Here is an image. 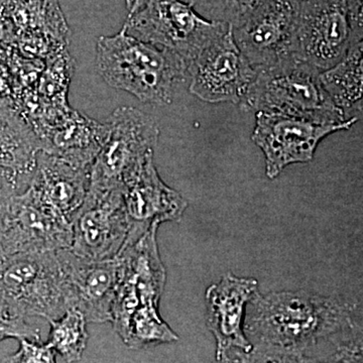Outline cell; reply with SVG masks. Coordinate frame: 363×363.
<instances>
[{
    "label": "cell",
    "instance_id": "cell-1",
    "mask_svg": "<svg viewBox=\"0 0 363 363\" xmlns=\"http://www.w3.org/2000/svg\"><path fill=\"white\" fill-rule=\"evenodd\" d=\"M245 332L252 344H272L309 355L329 345L332 358L341 343L362 335V311L305 291L259 293L248 303Z\"/></svg>",
    "mask_w": 363,
    "mask_h": 363
},
{
    "label": "cell",
    "instance_id": "cell-18",
    "mask_svg": "<svg viewBox=\"0 0 363 363\" xmlns=\"http://www.w3.org/2000/svg\"><path fill=\"white\" fill-rule=\"evenodd\" d=\"M40 150L42 140L35 128L6 101L0 100V169L13 172L23 185H28Z\"/></svg>",
    "mask_w": 363,
    "mask_h": 363
},
{
    "label": "cell",
    "instance_id": "cell-13",
    "mask_svg": "<svg viewBox=\"0 0 363 363\" xmlns=\"http://www.w3.org/2000/svg\"><path fill=\"white\" fill-rule=\"evenodd\" d=\"M255 75L257 72L234 42L230 28L191 62L189 89L209 104H240Z\"/></svg>",
    "mask_w": 363,
    "mask_h": 363
},
{
    "label": "cell",
    "instance_id": "cell-20",
    "mask_svg": "<svg viewBox=\"0 0 363 363\" xmlns=\"http://www.w3.org/2000/svg\"><path fill=\"white\" fill-rule=\"evenodd\" d=\"M14 25L39 35H65L67 28L58 0H4Z\"/></svg>",
    "mask_w": 363,
    "mask_h": 363
},
{
    "label": "cell",
    "instance_id": "cell-10",
    "mask_svg": "<svg viewBox=\"0 0 363 363\" xmlns=\"http://www.w3.org/2000/svg\"><path fill=\"white\" fill-rule=\"evenodd\" d=\"M157 228H150L118 255L121 278L112 306L111 322L123 341L136 310L143 306L159 307L164 290L167 274L157 247Z\"/></svg>",
    "mask_w": 363,
    "mask_h": 363
},
{
    "label": "cell",
    "instance_id": "cell-31",
    "mask_svg": "<svg viewBox=\"0 0 363 363\" xmlns=\"http://www.w3.org/2000/svg\"><path fill=\"white\" fill-rule=\"evenodd\" d=\"M236 358H238V355H233V357H223L220 358V359L215 360L213 363H236Z\"/></svg>",
    "mask_w": 363,
    "mask_h": 363
},
{
    "label": "cell",
    "instance_id": "cell-12",
    "mask_svg": "<svg viewBox=\"0 0 363 363\" xmlns=\"http://www.w3.org/2000/svg\"><path fill=\"white\" fill-rule=\"evenodd\" d=\"M351 40L347 0H301L296 58L325 71L341 61Z\"/></svg>",
    "mask_w": 363,
    "mask_h": 363
},
{
    "label": "cell",
    "instance_id": "cell-26",
    "mask_svg": "<svg viewBox=\"0 0 363 363\" xmlns=\"http://www.w3.org/2000/svg\"><path fill=\"white\" fill-rule=\"evenodd\" d=\"M9 338L40 342V330L28 323L25 318L9 316L0 312V342Z\"/></svg>",
    "mask_w": 363,
    "mask_h": 363
},
{
    "label": "cell",
    "instance_id": "cell-25",
    "mask_svg": "<svg viewBox=\"0 0 363 363\" xmlns=\"http://www.w3.org/2000/svg\"><path fill=\"white\" fill-rule=\"evenodd\" d=\"M4 363H57L56 352L47 343L21 339L18 350L7 357Z\"/></svg>",
    "mask_w": 363,
    "mask_h": 363
},
{
    "label": "cell",
    "instance_id": "cell-17",
    "mask_svg": "<svg viewBox=\"0 0 363 363\" xmlns=\"http://www.w3.org/2000/svg\"><path fill=\"white\" fill-rule=\"evenodd\" d=\"M28 185L71 222L84 202L90 186V168H79L40 150Z\"/></svg>",
    "mask_w": 363,
    "mask_h": 363
},
{
    "label": "cell",
    "instance_id": "cell-29",
    "mask_svg": "<svg viewBox=\"0 0 363 363\" xmlns=\"http://www.w3.org/2000/svg\"><path fill=\"white\" fill-rule=\"evenodd\" d=\"M362 2L363 0H347L348 18L352 33V40H362Z\"/></svg>",
    "mask_w": 363,
    "mask_h": 363
},
{
    "label": "cell",
    "instance_id": "cell-19",
    "mask_svg": "<svg viewBox=\"0 0 363 363\" xmlns=\"http://www.w3.org/2000/svg\"><path fill=\"white\" fill-rule=\"evenodd\" d=\"M362 40L351 43L341 61L320 74L327 94L347 121H359L362 114Z\"/></svg>",
    "mask_w": 363,
    "mask_h": 363
},
{
    "label": "cell",
    "instance_id": "cell-6",
    "mask_svg": "<svg viewBox=\"0 0 363 363\" xmlns=\"http://www.w3.org/2000/svg\"><path fill=\"white\" fill-rule=\"evenodd\" d=\"M123 28L135 39L176 52L190 65L230 26L207 20L184 0H152L131 11Z\"/></svg>",
    "mask_w": 363,
    "mask_h": 363
},
{
    "label": "cell",
    "instance_id": "cell-2",
    "mask_svg": "<svg viewBox=\"0 0 363 363\" xmlns=\"http://www.w3.org/2000/svg\"><path fill=\"white\" fill-rule=\"evenodd\" d=\"M100 76L116 89L140 101L157 105L173 102L177 87L188 80L189 64L176 52L121 32L97 40Z\"/></svg>",
    "mask_w": 363,
    "mask_h": 363
},
{
    "label": "cell",
    "instance_id": "cell-27",
    "mask_svg": "<svg viewBox=\"0 0 363 363\" xmlns=\"http://www.w3.org/2000/svg\"><path fill=\"white\" fill-rule=\"evenodd\" d=\"M23 185L16 174L9 169H0V235L11 200Z\"/></svg>",
    "mask_w": 363,
    "mask_h": 363
},
{
    "label": "cell",
    "instance_id": "cell-7",
    "mask_svg": "<svg viewBox=\"0 0 363 363\" xmlns=\"http://www.w3.org/2000/svg\"><path fill=\"white\" fill-rule=\"evenodd\" d=\"M301 0H257L230 26L234 42L255 72L295 57Z\"/></svg>",
    "mask_w": 363,
    "mask_h": 363
},
{
    "label": "cell",
    "instance_id": "cell-5",
    "mask_svg": "<svg viewBox=\"0 0 363 363\" xmlns=\"http://www.w3.org/2000/svg\"><path fill=\"white\" fill-rule=\"evenodd\" d=\"M105 124L104 145L90 167V187L124 190L154 156L160 128L152 117L128 106L112 112Z\"/></svg>",
    "mask_w": 363,
    "mask_h": 363
},
{
    "label": "cell",
    "instance_id": "cell-9",
    "mask_svg": "<svg viewBox=\"0 0 363 363\" xmlns=\"http://www.w3.org/2000/svg\"><path fill=\"white\" fill-rule=\"evenodd\" d=\"M69 250L89 260L116 259L123 252L130 225L121 189H88L84 202L71 220Z\"/></svg>",
    "mask_w": 363,
    "mask_h": 363
},
{
    "label": "cell",
    "instance_id": "cell-14",
    "mask_svg": "<svg viewBox=\"0 0 363 363\" xmlns=\"http://www.w3.org/2000/svg\"><path fill=\"white\" fill-rule=\"evenodd\" d=\"M259 293L257 279L238 278L231 272L207 289V327L216 341V359L252 350L245 332V311Z\"/></svg>",
    "mask_w": 363,
    "mask_h": 363
},
{
    "label": "cell",
    "instance_id": "cell-3",
    "mask_svg": "<svg viewBox=\"0 0 363 363\" xmlns=\"http://www.w3.org/2000/svg\"><path fill=\"white\" fill-rule=\"evenodd\" d=\"M320 74L321 71L296 57L257 71L240 104L241 111L283 114L325 124L348 123L327 94Z\"/></svg>",
    "mask_w": 363,
    "mask_h": 363
},
{
    "label": "cell",
    "instance_id": "cell-8",
    "mask_svg": "<svg viewBox=\"0 0 363 363\" xmlns=\"http://www.w3.org/2000/svg\"><path fill=\"white\" fill-rule=\"evenodd\" d=\"M72 245L71 222L30 185L11 200L0 235V257L58 252Z\"/></svg>",
    "mask_w": 363,
    "mask_h": 363
},
{
    "label": "cell",
    "instance_id": "cell-23",
    "mask_svg": "<svg viewBox=\"0 0 363 363\" xmlns=\"http://www.w3.org/2000/svg\"><path fill=\"white\" fill-rule=\"evenodd\" d=\"M236 363H332L307 353L267 343L252 344V350L241 353Z\"/></svg>",
    "mask_w": 363,
    "mask_h": 363
},
{
    "label": "cell",
    "instance_id": "cell-4",
    "mask_svg": "<svg viewBox=\"0 0 363 363\" xmlns=\"http://www.w3.org/2000/svg\"><path fill=\"white\" fill-rule=\"evenodd\" d=\"M73 308L57 252L0 257V312L56 320Z\"/></svg>",
    "mask_w": 363,
    "mask_h": 363
},
{
    "label": "cell",
    "instance_id": "cell-24",
    "mask_svg": "<svg viewBox=\"0 0 363 363\" xmlns=\"http://www.w3.org/2000/svg\"><path fill=\"white\" fill-rule=\"evenodd\" d=\"M210 21L233 26L257 0H184Z\"/></svg>",
    "mask_w": 363,
    "mask_h": 363
},
{
    "label": "cell",
    "instance_id": "cell-16",
    "mask_svg": "<svg viewBox=\"0 0 363 363\" xmlns=\"http://www.w3.org/2000/svg\"><path fill=\"white\" fill-rule=\"evenodd\" d=\"M123 202L130 225L123 250L152 227L164 222L180 221L189 205L180 193L162 180L154 156L147 159L138 175L124 188Z\"/></svg>",
    "mask_w": 363,
    "mask_h": 363
},
{
    "label": "cell",
    "instance_id": "cell-22",
    "mask_svg": "<svg viewBox=\"0 0 363 363\" xmlns=\"http://www.w3.org/2000/svg\"><path fill=\"white\" fill-rule=\"evenodd\" d=\"M179 336L162 320L157 306L138 308L130 319L123 343L130 350H143L150 345L175 343Z\"/></svg>",
    "mask_w": 363,
    "mask_h": 363
},
{
    "label": "cell",
    "instance_id": "cell-30",
    "mask_svg": "<svg viewBox=\"0 0 363 363\" xmlns=\"http://www.w3.org/2000/svg\"><path fill=\"white\" fill-rule=\"evenodd\" d=\"M152 1V0H135L133 1V6H131V9H130V13L131 11H135V9H140V7H142L143 6H145V4H147V2Z\"/></svg>",
    "mask_w": 363,
    "mask_h": 363
},
{
    "label": "cell",
    "instance_id": "cell-15",
    "mask_svg": "<svg viewBox=\"0 0 363 363\" xmlns=\"http://www.w3.org/2000/svg\"><path fill=\"white\" fill-rule=\"evenodd\" d=\"M57 255L70 290L73 308L80 310L87 322H111L112 306L121 278V259H82L69 248L58 250Z\"/></svg>",
    "mask_w": 363,
    "mask_h": 363
},
{
    "label": "cell",
    "instance_id": "cell-28",
    "mask_svg": "<svg viewBox=\"0 0 363 363\" xmlns=\"http://www.w3.org/2000/svg\"><path fill=\"white\" fill-rule=\"evenodd\" d=\"M362 335L341 343L332 355L333 363H363Z\"/></svg>",
    "mask_w": 363,
    "mask_h": 363
},
{
    "label": "cell",
    "instance_id": "cell-11",
    "mask_svg": "<svg viewBox=\"0 0 363 363\" xmlns=\"http://www.w3.org/2000/svg\"><path fill=\"white\" fill-rule=\"evenodd\" d=\"M357 123L354 119L344 124H325L257 112L252 140L266 157L267 176L274 179L290 164L311 162L322 140L337 131L350 130Z\"/></svg>",
    "mask_w": 363,
    "mask_h": 363
},
{
    "label": "cell",
    "instance_id": "cell-32",
    "mask_svg": "<svg viewBox=\"0 0 363 363\" xmlns=\"http://www.w3.org/2000/svg\"><path fill=\"white\" fill-rule=\"evenodd\" d=\"M123 1L124 4H125L126 9H128V11H130L131 6H133V1H135V0H123Z\"/></svg>",
    "mask_w": 363,
    "mask_h": 363
},
{
    "label": "cell",
    "instance_id": "cell-21",
    "mask_svg": "<svg viewBox=\"0 0 363 363\" xmlns=\"http://www.w3.org/2000/svg\"><path fill=\"white\" fill-rule=\"evenodd\" d=\"M48 322L51 325L48 345L67 362H80L89 338L84 314L71 308L63 316Z\"/></svg>",
    "mask_w": 363,
    "mask_h": 363
}]
</instances>
